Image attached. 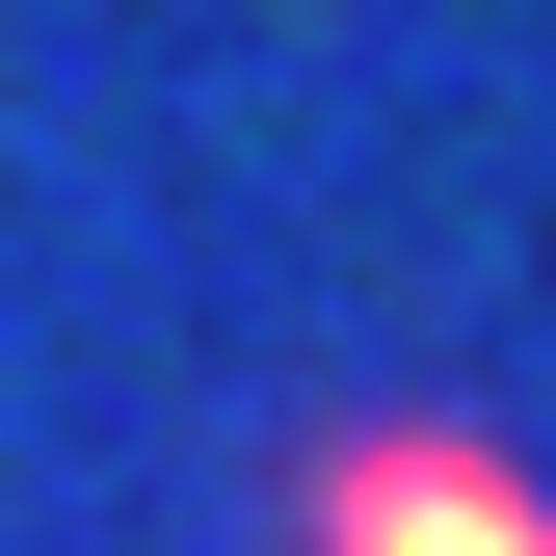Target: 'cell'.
I'll use <instances>...</instances> for the list:
<instances>
[{
  "mask_svg": "<svg viewBox=\"0 0 556 556\" xmlns=\"http://www.w3.org/2000/svg\"><path fill=\"white\" fill-rule=\"evenodd\" d=\"M292 556H556V477L451 397H371V425L292 451Z\"/></svg>",
  "mask_w": 556,
  "mask_h": 556,
  "instance_id": "obj_1",
  "label": "cell"
}]
</instances>
